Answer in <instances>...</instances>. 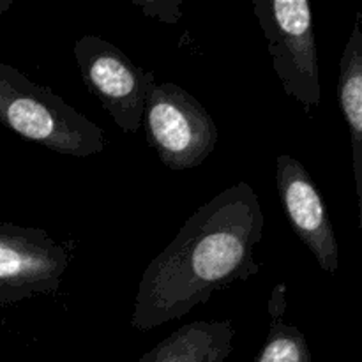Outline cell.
<instances>
[{
  "label": "cell",
  "instance_id": "cell-1",
  "mask_svg": "<svg viewBox=\"0 0 362 362\" xmlns=\"http://www.w3.org/2000/svg\"><path fill=\"white\" fill-rule=\"evenodd\" d=\"M264 228L265 216L250 184H232L216 194L147 265L131 325L145 332L186 317L216 292L258 274L255 247Z\"/></svg>",
  "mask_w": 362,
  "mask_h": 362
},
{
  "label": "cell",
  "instance_id": "cell-2",
  "mask_svg": "<svg viewBox=\"0 0 362 362\" xmlns=\"http://www.w3.org/2000/svg\"><path fill=\"white\" fill-rule=\"evenodd\" d=\"M0 124L60 156L90 158L101 154L106 145L98 124L49 87L34 83L4 62H0Z\"/></svg>",
  "mask_w": 362,
  "mask_h": 362
},
{
  "label": "cell",
  "instance_id": "cell-3",
  "mask_svg": "<svg viewBox=\"0 0 362 362\" xmlns=\"http://www.w3.org/2000/svg\"><path fill=\"white\" fill-rule=\"evenodd\" d=\"M253 11L267 39L276 76L286 95L304 106H320V66L308 0H253Z\"/></svg>",
  "mask_w": 362,
  "mask_h": 362
},
{
  "label": "cell",
  "instance_id": "cell-4",
  "mask_svg": "<svg viewBox=\"0 0 362 362\" xmlns=\"http://www.w3.org/2000/svg\"><path fill=\"white\" fill-rule=\"evenodd\" d=\"M147 144L170 170H193L214 152L218 127L200 101L180 85H154L145 103Z\"/></svg>",
  "mask_w": 362,
  "mask_h": 362
},
{
  "label": "cell",
  "instance_id": "cell-5",
  "mask_svg": "<svg viewBox=\"0 0 362 362\" xmlns=\"http://www.w3.org/2000/svg\"><path fill=\"white\" fill-rule=\"evenodd\" d=\"M74 59L87 90L101 103L113 122L124 133H138L156 74L136 66L122 49L99 35L78 39Z\"/></svg>",
  "mask_w": 362,
  "mask_h": 362
},
{
  "label": "cell",
  "instance_id": "cell-6",
  "mask_svg": "<svg viewBox=\"0 0 362 362\" xmlns=\"http://www.w3.org/2000/svg\"><path fill=\"white\" fill-rule=\"evenodd\" d=\"M69 260L45 230L0 223V306L55 293Z\"/></svg>",
  "mask_w": 362,
  "mask_h": 362
},
{
  "label": "cell",
  "instance_id": "cell-7",
  "mask_svg": "<svg viewBox=\"0 0 362 362\" xmlns=\"http://www.w3.org/2000/svg\"><path fill=\"white\" fill-rule=\"evenodd\" d=\"M276 182L285 214L304 246L317 258L327 274L336 276L339 267V247L320 191L310 172L288 154L276 159Z\"/></svg>",
  "mask_w": 362,
  "mask_h": 362
},
{
  "label": "cell",
  "instance_id": "cell-8",
  "mask_svg": "<svg viewBox=\"0 0 362 362\" xmlns=\"http://www.w3.org/2000/svg\"><path fill=\"white\" fill-rule=\"evenodd\" d=\"M235 327L225 322H191L148 350L138 362H225L233 350Z\"/></svg>",
  "mask_w": 362,
  "mask_h": 362
},
{
  "label": "cell",
  "instance_id": "cell-9",
  "mask_svg": "<svg viewBox=\"0 0 362 362\" xmlns=\"http://www.w3.org/2000/svg\"><path fill=\"white\" fill-rule=\"evenodd\" d=\"M338 101L350 129L359 228L362 230V13L357 14L339 60Z\"/></svg>",
  "mask_w": 362,
  "mask_h": 362
},
{
  "label": "cell",
  "instance_id": "cell-10",
  "mask_svg": "<svg viewBox=\"0 0 362 362\" xmlns=\"http://www.w3.org/2000/svg\"><path fill=\"white\" fill-rule=\"evenodd\" d=\"M285 292L283 283L276 285L269 300V334L260 354L253 362H313L308 339L296 325L285 322Z\"/></svg>",
  "mask_w": 362,
  "mask_h": 362
},
{
  "label": "cell",
  "instance_id": "cell-11",
  "mask_svg": "<svg viewBox=\"0 0 362 362\" xmlns=\"http://www.w3.org/2000/svg\"><path fill=\"white\" fill-rule=\"evenodd\" d=\"M11 6H13V0H0V14H4L6 11H9Z\"/></svg>",
  "mask_w": 362,
  "mask_h": 362
}]
</instances>
